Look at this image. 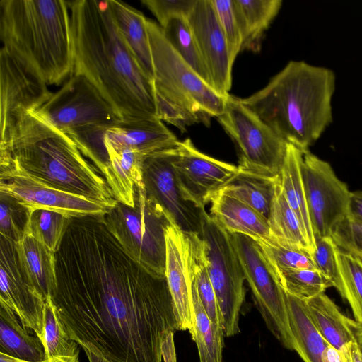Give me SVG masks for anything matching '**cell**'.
I'll use <instances>...</instances> for the list:
<instances>
[{
  "instance_id": "obj_9",
  "label": "cell",
  "mask_w": 362,
  "mask_h": 362,
  "mask_svg": "<svg viewBox=\"0 0 362 362\" xmlns=\"http://www.w3.org/2000/svg\"><path fill=\"white\" fill-rule=\"evenodd\" d=\"M216 118L238 148L240 170L269 177L279 175L288 144L242 99L229 93L225 98L223 112Z\"/></svg>"
},
{
  "instance_id": "obj_5",
  "label": "cell",
  "mask_w": 362,
  "mask_h": 362,
  "mask_svg": "<svg viewBox=\"0 0 362 362\" xmlns=\"http://www.w3.org/2000/svg\"><path fill=\"white\" fill-rule=\"evenodd\" d=\"M2 48L47 85L74 69L70 11L63 0H1Z\"/></svg>"
},
{
  "instance_id": "obj_22",
  "label": "cell",
  "mask_w": 362,
  "mask_h": 362,
  "mask_svg": "<svg viewBox=\"0 0 362 362\" xmlns=\"http://www.w3.org/2000/svg\"><path fill=\"white\" fill-rule=\"evenodd\" d=\"M105 146L109 165L103 177L117 202L133 206L135 187L143 183L145 157L132 149Z\"/></svg>"
},
{
  "instance_id": "obj_4",
  "label": "cell",
  "mask_w": 362,
  "mask_h": 362,
  "mask_svg": "<svg viewBox=\"0 0 362 362\" xmlns=\"http://www.w3.org/2000/svg\"><path fill=\"white\" fill-rule=\"evenodd\" d=\"M0 159H10L36 180L107 209L117 202L105 180L74 141L37 110L20 117L7 139L0 142Z\"/></svg>"
},
{
  "instance_id": "obj_29",
  "label": "cell",
  "mask_w": 362,
  "mask_h": 362,
  "mask_svg": "<svg viewBox=\"0 0 362 362\" xmlns=\"http://www.w3.org/2000/svg\"><path fill=\"white\" fill-rule=\"evenodd\" d=\"M279 175L269 177L240 170L217 192L245 203L268 219Z\"/></svg>"
},
{
  "instance_id": "obj_45",
  "label": "cell",
  "mask_w": 362,
  "mask_h": 362,
  "mask_svg": "<svg viewBox=\"0 0 362 362\" xmlns=\"http://www.w3.org/2000/svg\"><path fill=\"white\" fill-rule=\"evenodd\" d=\"M349 215L362 221V191L351 192Z\"/></svg>"
},
{
  "instance_id": "obj_27",
  "label": "cell",
  "mask_w": 362,
  "mask_h": 362,
  "mask_svg": "<svg viewBox=\"0 0 362 362\" xmlns=\"http://www.w3.org/2000/svg\"><path fill=\"white\" fill-rule=\"evenodd\" d=\"M284 296L295 351L304 362H322V354L329 344L315 326L304 300L286 291Z\"/></svg>"
},
{
  "instance_id": "obj_48",
  "label": "cell",
  "mask_w": 362,
  "mask_h": 362,
  "mask_svg": "<svg viewBox=\"0 0 362 362\" xmlns=\"http://www.w3.org/2000/svg\"><path fill=\"white\" fill-rule=\"evenodd\" d=\"M348 323L352 331L354 341L362 354V322H358L349 317Z\"/></svg>"
},
{
  "instance_id": "obj_32",
  "label": "cell",
  "mask_w": 362,
  "mask_h": 362,
  "mask_svg": "<svg viewBox=\"0 0 362 362\" xmlns=\"http://www.w3.org/2000/svg\"><path fill=\"white\" fill-rule=\"evenodd\" d=\"M267 265L284 291L303 300L333 287L331 281L317 269H281Z\"/></svg>"
},
{
  "instance_id": "obj_34",
  "label": "cell",
  "mask_w": 362,
  "mask_h": 362,
  "mask_svg": "<svg viewBox=\"0 0 362 362\" xmlns=\"http://www.w3.org/2000/svg\"><path fill=\"white\" fill-rule=\"evenodd\" d=\"M338 280L334 288L350 306L354 319L362 322V259L337 248Z\"/></svg>"
},
{
  "instance_id": "obj_19",
  "label": "cell",
  "mask_w": 362,
  "mask_h": 362,
  "mask_svg": "<svg viewBox=\"0 0 362 362\" xmlns=\"http://www.w3.org/2000/svg\"><path fill=\"white\" fill-rule=\"evenodd\" d=\"M187 20L211 85L226 97L231 88L233 64L211 0H197Z\"/></svg>"
},
{
  "instance_id": "obj_18",
  "label": "cell",
  "mask_w": 362,
  "mask_h": 362,
  "mask_svg": "<svg viewBox=\"0 0 362 362\" xmlns=\"http://www.w3.org/2000/svg\"><path fill=\"white\" fill-rule=\"evenodd\" d=\"M175 148L145 157L142 169L144 189L147 197L181 230L200 234L203 209L181 195L172 165Z\"/></svg>"
},
{
  "instance_id": "obj_13",
  "label": "cell",
  "mask_w": 362,
  "mask_h": 362,
  "mask_svg": "<svg viewBox=\"0 0 362 362\" xmlns=\"http://www.w3.org/2000/svg\"><path fill=\"white\" fill-rule=\"evenodd\" d=\"M0 192L16 199L30 213L46 209L75 218L101 215L107 210L94 201L36 180L10 159H0Z\"/></svg>"
},
{
  "instance_id": "obj_47",
  "label": "cell",
  "mask_w": 362,
  "mask_h": 362,
  "mask_svg": "<svg viewBox=\"0 0 362 362\" xmlns=\"http://www.w3.org/2000/svg\"><path fill=\"white\" fill-rule=\"evenodd\" d=\"M341 350L349 362H362V354L354 341L346 344Z\"/></svg>"
},
{
  "instance_id": "obj_33",
  "label": "cell",
  "mask_w": 362,
  "mask_h": 362,
  "mask_svg": "<svg viewBox=\"0 0 362 362\" xmlns=\"http://www.w3.org/2000/svg\"><path fill=\"white\" fill-rule=\"evenodd\" d=\"M192 298L195 313L192 339L195 341L199 362H223V334L209 318L192 283Z\"/></svg>"
},
{
  "instance_id": "obj_42",
  "label": "cell",
  "mask_w": 362,
  "mask_h": 362,
  "mask_svg": "<svg viewBox=\"0 0 362 362\" xmlns=\"http://www.w3.org/2000/svg\"><path fill=\"white\" fill-rule=\"evenodd\" d=\"M197 2V0H141L161 28L174 18H188Z\"/></svg>"
},
{
  "instance_id": "obj_2",
  "label": "cell",
  "mask_w": 362,
  "mask_h": 362,
  "mask_svg": "<svg viewBox=\"0 0 362 362\" xmlns=\"http://www.w3.org/2000/svg\"><path fill=\"white\" fill-rule=\"evenodd\" d=\"M66 1L74 49L72 74L86 76L120 120L158 117L153 81L126 43L108 1Z\"/></svg>"
},
{
  "instance_id": "obj_17",
  "label": "cell",
  "mask_w": 362,
  "mask_h": 362,
  "mask_svg": "<svg viewBox=\"0 0 362 362\" xmlns=\"http://www.w3.org/2000/svg\"><path fill=\"white\" fill-rule=\"evenodd\" d=\"M53 93L35 73L2 47L0 50V142L23 115L37 110Z\"/></svg>"
},
{
  "instance_id": "obj_36",
  "label": "cell",
  "mask_w": 362,
  "mask_h": 362,
  "mask_svg": "<svg viewBox=\"0 0 362 362\" xmlns=\"http://www.w3.org/2000/svg\"><path fill=\"white\" fill-rule=\"evenodd\" d=\"M71 218L54 211L37 209L30 213L25 233L31 234L56 253Z\"/></svg>"
},
{
  "instance_id": "obj_8",
  "label": "cell",
  "mask_w": 362,
  "mask_h": 362,
  "mask_svg": "<svg viewBox=\"0 0 362 362\" xmlns=\"http://www.w3.org/2000/svg\"><path fill=\"white\" fill-rule=\"evenodd\" d=\"M200 236L205 265L217 298L224 337L240 332V311L244 301L245 274L232 237L205 209Z\"/></svg>"
},
{
  "instance_id": "obj_26",
  "label": "cell",
  "mask_w": 362,
  "mask_h": 362,
  "mask_svg": "<svg viewBox=\"0 0 362 362\" xmlns=\"http://www.w3.org/2000/svg\"><path fill=\"white\" fill-rule=\"evenodd\" d=\"M281 0H233L242 35V50L258 52L264 32L278 14Z\"/></svg>"
},
{
  "instance_id": "obj_10",
  "label": "cell",
  "mask_w": 362,
  "mask_h": 362,
  "mask_svg": "<svg viewBox=\"0 0 362 362\" xmlns=\"http://www.w3.org/2000/svg\"><path fill=\"white\" fill-rule=\"evenodd\" d=\"M37 112L68 136L119 119L98 88L86 76L75 73Z\"/></svg>"
},
{
  "instance_id": "obj_7",
  "label": "cell",
  "mask_w": 362,
  "mask_h": 362,
  "mask_svg": "<svg viewBox=\"0 0 362 362\" xmlns=\"http://www.w3.org/2000/svg\"><path fill=\"white\" fill-rule=\"evenodd\" d=\"M133 206L117 202L102 215L103 222L125 252L149 274L165 278V232L172 222L146 195L144 184L135 187Z\"/></svg>"
},
{
  "instance_id": "obj_16",
  "label": "cell",
  "mask_w": 362,
  "mask_h": 362,
  "mask_svg": "<svg viewBox=\"0 0 362 362\" xmlns=\"http://www.w3.org/2000/svg\"><path fill=\"white\" fill-rule=\"evenodd\" d=\"M200 234L181 230L173 221L165 232V279L172 297L177 330L194 332V261Z\"/></svg>"
},
{
  "instance_id": "obj_40",
  "label": "cell",
  "mask_w": 362,
  "mask_h": 362,
  "mask_svg": "<svg viewBox=\"0 0 362 362\" xmlns=\"http://www.w3.org/2000/svg\"><path fill=\"white\" fill-rule=\"evenodd\" d=\"M218 20L223 32L231 62L234 63L242 51V35L235 18L233 0H211Z\"/></svg>"
},
{
  "instance_id": "obj_14",
  "label": "cell",
  "mask_w": 362,
  "mask_h": 362,
  "mask_svg": "<svg viewBox=\"0 0 362 362\" xmlns=\"http://www.w3.org/2000/svg\"><path fill=\"white\" fill-rule=\"evenodd\" d=\"M183 199L200 209L238 171V168L199 151L190 139L180 141L172 161Z\"/></svg>"
},
{
  "instance_id": "obj_24",
  "label": "cell",
  "mask_w": 362,
  "mask_h": 362,
  "mask_svg": "<svg viewBox=\"0 0 362 362\" xmlns=\"http://www.w3.org/2000/svg\"><path fill=\"white\" fill-rule=\"evenodd\" d=\"M16 248L30 282L45 298L52 297L57 288L55 253L28 232Z\"/></svg>"
},
{
  "instance_id": "obj_6",
  "label": "cell",
  "mask_w": 362,
  "mask_h": 362,
  "mask_svg": "<svg viewBox=\"0 0 362 362\" xmlns=\"http://www.w3.org/2000/svg\"><path fill=\"white\" fill-rule=\"evenodd\" d=\"M147 28L157 112L182 110L209 124L211 117H218L223 112L226 96L218 94L178 54L158 23L147 19Z\"/></svg>"
},
{
  "instance_id": "obj_38",
  "label": "cell",
  "mask_w": 362,
  "mask_h": 362,
  "mask_svg": "<svg viewBox=\"0 0 362 362\" xmlns=\"http://www.w3.org/2000/svg\"><path fill=\"white\" fill-rule=\"evenodd\" d=\"M256 243L268 265L281 269H316L312 254L307 251L281 245L273 239Z\"/></svg>"
},
{
  "instance_id": "obj_43",
  "label": "cell",
  "mask_w": 362,
  "mask_h": 362,
  "mask_svg": "<svg viewBox=\"0 0 362 362\" xmlns=\"http://www.w3.org/2000/svg\"><path fill=\"white\" fill-rule=\"evenodd\" d=\"M337 248L332 237H324L315 240V247L313 253L316 269L331 281L333 287L336 285L339 276L336 259Z\"/></svg>"
},
{
  "instance_id": "obj_41",
  "label": "cell",
  "mask_w": 362,
  "mask_h": 362,
  "mask_svg": "<svg viewBox=\"0 0 362 362\" xmlns=\"http://www.w3.org/2000/svg\"><path fill=\"white\" fill-rule=\"evenodd\" d=\"M331 237L338 248L362 259V221L348 215L336 226Z\"/></svg>"
},
{
  "instance_id": "obj_1",
  "label": "cell",
  "mask_w": 362,
  "mask_h": 362,
  "mask_svg": "<svg viewBox=\"0 0 362 362\" xmlns=\"http://www.w3.org/2000/svg\"><path fill=\"white\" fill-rule=\"evenodd\" d=\"M102 215L71 218L55 253L52 300L89 362H162L163 339L177 330L166 279L134 262Z\"/></svg>"
},
{
  "instance_id": "obj_31",
  "label": "cell",
  "mask_w": 362,
  "mask_h": 362,
  "mask_svg": "<svg viewBox=\"0 0 362 362\" xmlns=\"http://www.w3.org/2000/svg\"><path fill=\"white\" fill-rule=\"evenodd\" d=\"M1 351L16 358L38 362L46 358L43 346L35 336L29 334L15 313L0 305Z\"/></svg>"
},
{
  "instance_id": "obj_23",
  "label": "cell",
  "mask_w": 362,
  "mask_h": 362,
  "mask_svg": "<svg viewBox=\"0 0 362 362\" xmlns=\"http://www.w3.org/2000/svg\"><path fill=\"white\" fill-rule=\"evenodd\" d=\"M116 25L139 64L153 81V66L147 19L139 10L116 0H107Z\"/></svg>"
},
{
  "instance_id": "obj_46",
  "label": "cell",
  "mask_w": 362,
  "mask_h": 362,
  "mask_svg": "<svg viewBox=\"0 0 362 362\" xmlns=\"http://www.w3.org/2000/svg\"><path fill=\"white\" fill-rule=\"evenodd\" d=\"M322 362H349L342 350L328 345L322 354Z\"/></svg>"
},
{
  "instance_id": "obj_37",
  "label": "cell",
  "mask_w": 362,
  "mask_h": 362,
  "mask_svg": "<svg viewBox=\"0 0 362 362\" xmlns=\"http://www.w3.org/2000/svg\"><path fill=\"white\" fill-rule=\"evenodd\" d=\"M42 344L45 357L79 356L78 344L67 334L51 296L45 298L44 337Z\"/></svg>"
},
{
  "instance_id": "obj_39",
  "label": "cell",
  "mask_w": 362,
  "mask_h": 362,
  "mask_svg": "<svg viewBox=\"0 0 362 362\" xmlns=\"http://www.w3.org/2000/svg\"><path fill=\"white\" fill-rule=\"evenodd\" d=\"M0 235L18 243L23 238L30 213L13 197L0 192Z\"/></svg>"
},
{
  "instance_id": "obj_44",
  "label": "cell",
  "mask_w": 362,
  "mask_h": 362,
  "mask_svg": "<svg viewBox=\"0 0 362 362\" xmlns=\"http://www.w3.org/2000/svg\"><path fill=\"white\" fill-rule=\"evenodd\" d=\"M174 332L173 330L168 332L163 339L161 354L164 362H177Z\"/></svg>"
},
{
  "instance_id": "obj_49",
  "label": "cell",
  "mask_w": 362,
  "mask_h": 362,
  "mask_svg": "<svg viewBox=\"0 0 362 362\" xmlns=\"http://www.w3.org/2000/svg\"><path fill=\"white\" fill-rule=\"evenodd\" d=\"M0 362H33L25 361L23 359H20L16 358L14 356H10L8 354H5L4 352L0 351ZM38 362H50V359H45L42 361Z\"/></svg>"
},
{
  "instance_id": "obj_35",
  "label": "cell",
  "mask_w": 362,
  "mask_h": 362,
  "mask_svg": "<svg viewBox=\"0 0 362 362\" xmlns=\"http://www.w3.org/2000/svg\"><path fill=\"white\" fill-rule=\"evenodd\" d=\"M161 28L167 40L178 54L211 86L208 71L202 60L187 18H174Z\"/></svg>"
},
{
  "instance_id": "obj_20",
  "label": "cell",
  "mask_w": 362,
  "mask_h": 362,
  "mask_svg": "<svg viewBox=\"0 0 362 362\" xmlns=\"http://www.w3.org/2000/svg\"><path fill=\"white\" fill-rule=\"evenodd\" d=\"M179 142L158 117L118 119L106 128L104 134L105 145L132 149L144 157L175 148Z\"/></svg>"
},
{
  "instance_id": "obj_28",
  "label": "cell",
  "mask_w": 362,
  "mask_h": 362,
  "mask_svg": "<svg viewBox=\"0 0 362 362\" xmlns=\"http://www.w3.org/2000/svg\"><path fill=\"white\" fill-rule=\"evenodd\" d=\"M304 302L315 326L329 345L341 350L346 344L354 341L349 317L325 293Z\"/></svg>"
},
{
  "instance_id": "obj_21",
  "label": "cell",
  "mask_w": 362,
  "mask_h": 362,
  "mask_svg": "<svg viewBox=\"0 0 362 362\" xmlns=\"http://www.w3.org/2000/svg\"><path fill=\"white\" fill-rule=\"evenodd\" d=\"M209 202L210 215L229 233L242 234L256 242L272 239L267 218L242 201L216 192Z\"/></svg>"
},
{
  "instance_id": "obj_11",
  "label": "cell",
  "mask_w": 362,
  "mask_h": 362,
  "mask_svg": "<svg viewBox=\"0 0 362 362\" xmlns=\"http://www.w3.org/2000/svg\"><path fill=\"white\" fill-rule=\"evenodd\" d=\"M230 235L255 304L268 329L286 349L295 351L284 290L269 271L257 243L242 234Z\"/></svg>"
},
{
  "instance_id": "obj_12",
  "label": "cell",
  "mask_w": 362,
  "mask_h": 362,
  "mask_svg": "<svg viewBox=\"0 0 362 362\" xmlns=\"http://www.w3.org/2000/svg\"><path fill=\"white\" fill-rule=\"evenodd\" d=\"M301 168L315 240L331 237L336 226L349 214L351 192L328 162L309 150L303 151Z\"/></svg>"
},
{
  "instance_id": "obj_25",
  "label": "cell",
  "mask_w": 362,
  "mask_h": 362,
  "mask_svg": "<svg viewBox=\"0 0 362 362\" xmlns=\"http://www.w3.org/2000/svg\"><path fill=\"white\" fill-rule=\"evenodd\" d=\"M303 151L287 144L284 161L279 174V182L290 207L296 214L304 235L314 252L315 238L307 206L302 175Z\"/></svg>"
},
{
  "instance_id": "obj_15",
  "label": "cell",
  "mask_w": 362,
  "mask_h": 362,
  "mask_svg": "<svg viewBox=\"0 0 362 362\" xmlns=\"http://www.w3.org/2000/svg\"><path fill=\"white\" fill-rule=\"evenodd\" d=\"M0 305L12 310L23 327L44 337L45 298L30 282L21 267L16 243L1 235Z\"/></svg>"
},
{
  "instance_id": "obj_30",
  "label": "cell",
  "mask_w": 362,
  "mask_h": 362,
  "mask_svg": "<svg viewBox=\"0 0 362 362\" xmlns=\"http://www.w3.org/2000/svg\"><path fill=\"white\" fill-rule=\"evenodd\" d=\"M268 223L271 237L274 241L285 246L307 251L313 255V251L300 222L284 194L279 178L276 184Z\"/></svg>"
},
{
  "instance_id": "obj_50",
  "label": "cell",
  "mask_w": 362,
  "mask_h": 362,
  "mask_svg": "<svg viewBox=\"0 0 362 362\" xmlns=\"http://www.w3.org/2000/svg\"><path fill=\"white\" fill-rule=\"evenodd\" d=\"M50 362H79V356H57L50 358Z\"/></svg>"
},
{
  "instance_id": "obj_3",
  "label": "cell",
  "mask_w": 362,
  "mask_h": 362,
  "mask_svg": "<svg viewBox=\"0 0 362 362\" xmlns=\"http://www.w3.org/2000/svg\"><path fill=\"white\" fill-rule=\"evenodd\" d=\"M335 82L329 68L290 61L242 102L287 144L305 151L332 122Z\"/></svg>"
}]
</instances>
